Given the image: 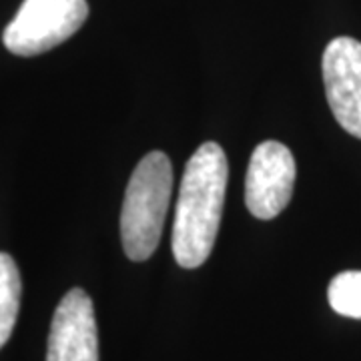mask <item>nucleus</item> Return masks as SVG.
I'll return each mask as SVG.
<instances>
[{"mask_svg":"<svg viewBox=\"0 0 361 361\" xmlns=\"http://www.w3.org/2000/svg\"><path fill=\"white\" fill-rule=\"evenodd\" d=\"M229 165L217 142H203L195 151L180 179L173 223V255L185 269L205 263L219 233Z\"/></svg>","mask_w":361,"mask_h":361,"instance_id":"obj_1","label":"nucleus"},{"mask_svg":"<svg viewBox=\"0 0 361 361\" xmlns=\"http://www.w3.org/2000/svg\"><path fill=\"white\" fill-rule=\"evenodd\" d=\"M173 193V167L163 151H151L130 175L123 211L121 241L130 261H147L155 253Z\"/></svg>","mask_w":361,"mask_h":361,"instance_id":"obj_2","label":"nucleus"},{"mask_svg":"<svg viewBox=\"0 0 361 361\" xmlns=\"http://www.w3.org/2000/svg\"><path fill=\"white\" fill-rule=\"evenodd\" d=\"M87 16V0H25L2 42L16 56H37L71 39Z\"/></svg>","mask_w":361,"mask_h":361,"instance_id":"obj_3","label":"nucleus"},{"mask_svg":"<svg viewBox=\"0 0 361 361\" xmlns=\"http://www.w3.org/2000/svg\"><path fill=\"white\" fill-rule=\"evenodd\" d=\"M295 159L279 141L255 147L245 179V205L253 217L275 219L289 205L295 185Z\"/></svg>","mask_w":361,"mask_h":361,"instance_id":"obj_4","label":"nucleus"},{"mask_svg":"<svg viewBox=\"0 0 361 361\" xmlns=\"http://www.w3.org/2000/svg\"><path fill=\"white\" fill-rule=\"evenodd\" d=\"M323 85L339 127L361 139V42L337 37L323 51Z\"/></svg>","mask_w":361,"mask_h":361,"instance_id":"obj_5","label":"nucleus"},{"mask_svg":"<svg viewBox=\"0 0 361 361\" xmlns=\"http://www.w3.org/2000/svg\"><path fill=\"white\" fill-rule=\"evenodd\" d=\"M47 361H99V334L89 293L75 287L52 315Z\"/></svg>","mask_w":361,"mask_h":361,"instance_id":"obj_6","label":"nucleus"},{"mask_svg":"<svg viewBox=\"0 0 361 361\" xmlns=\"http://www.w3.org/2000/svg\"><path fill=\"white\" fill-rule=\"evenodd\" d=\"M20 273L8 253H0V349L13 336L20 310Z\"/></svg>","mask_w":361,"mask_h":361,"instance_id":"obj_7","label":"nucleus"},{"mask_svg":"<svg viewBox=\"0 0 361 361\" xmlns=\"http://www.w3.org/2000/svg\"><path fill=\"white\" fill-rule=\"evenodd\" d=\"M331 310L351 319H361V271H343L327 289Z\"/></svg>","mask_w":361,"mask_h":361,"instance_id":"obj_8","label":"nucleus"}]
</instances>
